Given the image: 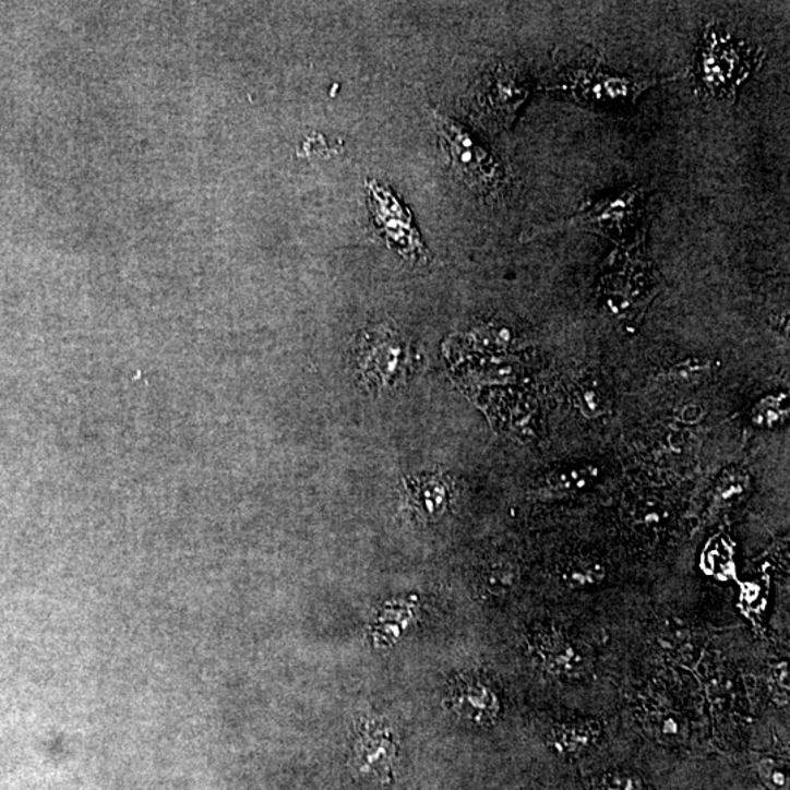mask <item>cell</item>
Returning <instances> with one entry per match:
<instances>
[{
    "mask_svg": "<svg viewBox=\"0 0 790 790\" xmlns=\"http://www.w3.org/2000/svg\"><path fill=\"white\" fill-rule=\"evenodd\" d=\"M685 72L672 76L618 74L602 56L592 51L583 55L544 85L543 89L570 98L592 109H620L634 105L637 98L655 85L681 80Z\"/></svg>",
    "mask_w": 790,
    "mask_h": 790,
    "instance_id": "6da1fadb",
    "label": "cell"
},
{
    "mask_svg": "<svg viewBox=\"0 0 790 790\" xmlns=\"http://www.w3.org/2000/svg\"><path fill=\"white\" fill-rule=\"evenodd\" d=\"M762 60L763 51L758 47L733 40L719 25L707 24L695 68L697 93L703 98L735 103L741 85Z\"/></svg>",
    "mask_w": 790,
    "mask_h": 790,
    "instance_id": "7a4b0ae2",
    "label": "cell"
},
{
    "mask_svg": "<svg viewBox=\"0 0 790 790\" xmlns=\"http://www.w3.org/2000/svg\"><path fill=\"white\" fill-rule=\"evenodd\" d=\"M644 189L633 184L609 193L599 201L582 208L568 220L555 223L539 234L582 230L605 236L624 248H637L644 240Z\"/></svg>",
    "mask_w": 790,
    "mask_h": 790,
    "instance_id": "3957f363",
    "label": "cell"
},
{
    "mask_svg": "<svg viewBox=\"0 0 790 790\" xmlns=\"http://www.w3.org/2000/svg\"><path fill=\"white\" fill-rule=\"evenodd\" d=\"M431 115L455 178L479 195L496 192L504 183L501 163L463 124L436 110Z\"/></svg>",
    "mask_w": 790,
    "mask_h": 790,
    "instance_id": "277c9868",
    "label": "cell"
},
{
    "mask_svg": "<svg viewBox=\"0 0 790 790\" xmlns=\"http://www.w3.org/2000/svg\"><path fill=\"white\" fill-rule=\"evenodd\" d=\"M531 89L530 81L517 67L498 63L476 84L474 107L484 124L506 129L517 118Z\"/></svg>",
    "mask_w": 790,
    "mask_h": 790,
    "instance_id": "5b68a950",
    "label": "cell"
},
{
    "mask_svg": "<svg viewBox=\"0 0 790 790\" xmlns=\"http://www.w3.org/2000/svg\"><path fill=\"white\" fill-rule=\"evenodd\" d=\"M368 208L378 235L386 247L409 261H429L428 249L409 210L386 184L369 180Z\"/></svg>",
    "mask_w": 790,
    "mask_h": 790,
    "instance_id": "8992f818",
    "label": "cell"
},
{
    "mask_svg": "<svg viewBox=\"0 0 790 790\" xmlns=\"http://www.w3.org/2000/svg\"><path fill=\"white\" fill-rule=\"evenodd\" d=\"M397 751L393 733L375 721H368L356 737L351 763L360 775L391 783L394 780Z\"/></svg>",
    "mask_w": 790,
    "mask_h": 790,
    "instance_id": "52a82bcc",
    "label": "cell"
},
{
    "mask_svg": "<svg viewBox=\"0 0 790 790\" xmlns=\"http://www.w3.org/2000/svg\"><path fill=\"white\" fill-rule=\"evenodd\" d=\"M450 704L459 719L489 727L500 716L495 693L475 678H457L450 690Z\"/></svg>",
    "mask_w": 790,
    "mask_h": 790,
    "instance_id": "ba28073f",
    "label": "cell"
},
{
    "mask_svg": "<svg viewBox=\"0 0 790 790\" xmlns=\"http://www.w3.org/2000/svg\"><path fill=\"white\" fill-rule=\"evenodd\" d=\"M534 651L549 672L558 677H574L583 669L584 660L574 644L560 630L542 629L531 639Z\"/></svg>",
    "mask_w": 790,
    "mask_h": 790,
    "instance_id": "9c48e42d",
    "label": "cell"
},
{
    "mask_svg": "<svg viewBox=\"0 0 790 790\" xmlns=\"http://www.w3.org/2000/svg\"><path fill=\"white\" fill-rule=\"evenodd\" d=\"M407 508L420 519L441 517L450 504V484L442 475H420L405 480Z\"/></svg>",
    "mask_w": 790,
    "mask_h": 790,
    "instance_id": "30bf717a",
    "label": "cell"
},
{
    "mask_svg": "<svg viewBox=\"0 0 790 790\" xmlns=\"http://www.w3.org/2000/svg\"><path fill=\"white\" fill-rule=\"evenodd\" d=\"M602 727L595 719L561 721L549 731L548 744L553 753L562 757H575L586 753L598 742Z\"/></svg>",
    "mask_w": 790,
    "mask_h": 790,
    "instance_id": "8fae6325",
    "label": "cell"
},
{
    "mask_svg": "<svg viewBox=\"0 0 790 790\" xmlns=\"http://www.w3.org/2000/svg\"><path fill=\"white\" fill-rule=\"evenodd\" d=\"M605 568L591 560H574L562 571V582L571 588H586L602 582Z\"/></svg>",
    "mask_w": 790,
    "mask_h": 790,
    "instance_id": "7c38bea8",
    "label": "cell"
},
{
    "mask_svg": "<svg viewBox=\"0 0 790 790\" xmlns=\"http://www.w3.org/2000/svg\"><path fill=\"white\" fill-rule=\"evenodd\" d=\"M648 723L659 740L678 742L684 737V725L680 715L667 708H656L648 717Z\"/></svg>",
    "mask_w": 790,
    "mask_h": 790,
    "instance_id": "4fadbf2b",
    "label": "cell"
},
{
    "mask_svg": "<svg viewBox=\"0 0 790 790\" xmlns=\"http://www.w3.org/2000/svg\"><path fill=\"white\" fill-rule=\"evenodd\" d=\"M517 582V573L513 566L496 565L487 571L483 579V588L493 596H504L514 587Z\"/></svg>",
    "mask_w": 790,
    "mask_h": 790,
    "instance_id": "5bb4252c",
    "label": "cell"
},
{
    "mask_svg": "<svg viewBox=\"0 0 790 790\" xmlns=\"http://www.w3.org/2000/svg\"><path fill=\"white\" fill-rule=\"evenodd\" d=\"M759 777L771 790H789V773L783 763L766 758L758 763Z\"/></svg>",
    "mask_w": 790,
    "mask_h": 790,
    "instance_id": "9a60e30c",
    "label": "cell"
},
{
    "mask_svg": "<svg viewBox=\"0 0 790 790\" xmlns=\"http://www.w3.org/2000/svg\"><path fill=\"white\" fill-rule=\"evenodd\" d=\"M659 635L660 639H662L669 648L675 650V648L680 647V644H685L684 642L690 639L691 631L680 618L669 617L660 622Z\"/></svg>",
    "mask_w": 790,
    "mask_h": 790,
    "instance_id": "2e32d148",
    "label": "cell"
},
{
    "mask_svg": "<svg viewBox=\"0 0 790 790\" xmlns=\"http://www.w3.org/2000/svg\"><path fill=\"white\" fill-rule=\"evenodd\" d=\"M602 790H646L643 780L630 771H611L600 780Z\"/></svg>",
    "mask_w": 790,
    "mask_h": 790,
    "instance_id": "e0dca14e",
    "label": "cell"
}]
</instances>
